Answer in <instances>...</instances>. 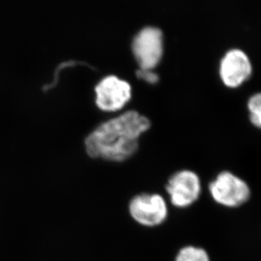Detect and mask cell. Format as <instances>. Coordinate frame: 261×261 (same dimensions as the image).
Returning <instances> with one entry per match:
<instances>
[{
	"instance_id": "5",
	"label": "cell",
	"mask_w": 261,
	"mask_h": 261,
	"mask_svg": "<svg viewBox=\"0 0 261 261\" xmlns=\"http://www.w3.org/2000/svg\"><path fill=\"white\" fill-rule=\"evenodd\" d=\"M132 51L141 69H152L163 53V34L160 28L145 27L134 37Z\"/></svg>"
},
{
	"instance_id": "2",
	"label": "cell",
	"mask_w": 261,
	"mask_h": 261,
	"mask_svg": "<svg viewBox=\"0 0 261 261\" xmlns=\"http://www.w3.org/2000/svg\"><path fill=\"white\" fill-rule=\"evenodd\" d=\"M210 195L217 204L234 209L246 204L251 196L249 185L229 171H222L209 185Z\"/></svg>"
},
{
	"instance_id": "6",
	"label": "cell",
	"mask_w": 261,
	"mask_h": 261,
	"mask_svg": "<svg viewBox=\"0 0 261 261\" xmlns=\"http://www.w3.org/2000/svg\"><path fill=\"white\" fill-rule=\"evenodd\" d=\"M96 103L104 111H115L125 105L131 97V86L114 74L104 77L95 87Z\"/></svg>"
},
{
	"instance_id": "4",
	"label": "cell",
	"mask_w": 261,
	"mask_h": 261,
	"mask_svg": "<svg viewBox=\"0 0 261 261\" xmlns=\"http://www.w3.org/2000/svg\"><path fill=\"white\" fill-rule=\"evenodd\" d=\"M200 177L189 169L177 171L166 185L171 204L177 209H186L195 204L201 194Z\"/></svg>"
},
{
	"instance_id": "7",
	"label": "cell",
	"mask_w": 261,
	"mask_h": 261,
	"mask_svg": "<svg viewBox=\"0 0 261 261\" xmlns=\"http://www.w3.org/2000/svg\"><path fill=\"white\" fill-rule=\"evenodd\" d=\"M220 76L226 86L239 87L252 73V64L246 53L239 48L228 50L220 62Z\"/></svg>"
},
{
	"instance_id": "9",
	"label": "cell",
	"mask_w": 261,
	"mask_h": 261,
	"mask_svg": "<svg viewBox=\"0 0 261 261\" xmlns=\"http://www.w3.org/2000/svg\"><path fill=\"white\" fill-rule=\"evenodd\" d=\"M261 95L260 93L254 94L250 96L248 101V108L250 112V120L254 125L258 128L260 127L261 124Z\"/></svg>"
},
{
	"instance_id": "3",
	"label": "cell",
	"mask_w": 261,
	"mask_h": 261,
	"mask_svg": "<svg viewBox=\"0 0 261 261\" xmlns=\"http://www.w3.org/2000/svg\"><path fill=\"white\" fill-rule=\"evenodd\" d=\"M128 209L131 218L145 227H159L167 221L169 214L168 203L159 194L136 195L128 203Z\"/></svg>"
},
{
	"instance_id": "1",
	"label": "cell",
	"mask_w": 261,
	"mask_h": 261,
	"mask_svg": "<svg viewBox=\"0 0 261 261\" xmlns=\"http://www.w3.org/2000/svg\"><path fill=\"white\" fill-rule=\"evenodd\" d=\"M149 118L136 110L100 123L85 141L87 152L93 158L122 162L138 150L139 138L150 128Z\"/></svg>"
},
{
	"instance_id": "10",
	"label": "cell",
	"mask_w": 261,
	"mask_h": 261,
	"mask_svg": "<svg viewBox=\"0 0 261 261\" xmlns=\"http://www.w3.org/2000/svg\"><path fill=\"white\" fill-rule=\"evenodd\" d=\"M136 75L140 79L144 80L145 82L150 84H155L159 81V76L158 74L153 72L151 69H140L136 70Z\"/></svg>"
},
{
	"instance_id": "8",
	"label": "cell",
	"mask_w": 261,
	"mask_h": 261,
	"mask_svg": "<svg viewBox=\"0 0 261 261\" xmlns=\"http://www.w3.org/2000/svg\"><path fill=\"white\" fill-rule=\"evenodd\" d=\"M174 261H211V258L201 247L186 245L177 251Z\"/></svg>"
}]
</instances>
